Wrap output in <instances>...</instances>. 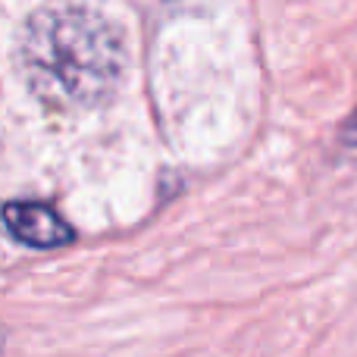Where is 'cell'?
I'll list each match as a JSON object with an SVG mask.
<instances>
[{
    "instance_id": "obj_1",
    "label": "cell",
    "mask_w": 357,
    "mask_h": 357,
    "mask_svg": "<svg viewBox=\"0 0 357 357\" xmlns=\"http://www.w3.org/2000/svg\"><path fill=\"white\" fill-rule=\"evenodd\" d=\"M129 50L107 13L82 3L38 6L19 35V69L41 104L91 110L123 85Z\"/></svg>"
},
{
    "instance_id": "obj_2",
    "label": "cell",
    "mask_w": 357,
    "mask_h": 357,
    "mask_svg": "<svg viewBox=\"0 0 357 357\" xmlns=\"http://www.w3.org/2000/svg\"><path fill=\"white\" fill-rule=\"evenodd\" d=\"M3 216L6 232L16 241L29 248H41V251H50V248H63L73 245L75 232L60 213H56L50 204L41 201H10L0 210Z\"/></svg>"
},
{
    "instance_id": "obj_3",
    "label": "cell",
    "mask_w": 357,
    "mask_h": 357,
    "mask_svg": "<svg viewBox=\"0 0 357 357\" xmlns=\"http://www.w3.org/2000/svg\"><path fill=\"white\" fill-rule=\"evenodd\" d=\"M342 142L357 144V110L351 113V119H348V123H345V129H342Z\"/></svg>"
}]
</instances>
